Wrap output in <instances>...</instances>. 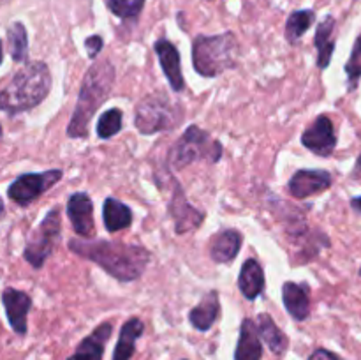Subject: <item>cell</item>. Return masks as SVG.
I'll use <instances>...</instances> for the list:
<instances>
[{
    "label": "cell",
    "instance_id": "obj_1",
    "mask_svg": "<svg viewBox=\"0 0 361 360\" xmlns=\"http://www.w3.org/2000/svg\"><path fill=\"white\" fill-rule=\"evenodd\" d=\"M69 247L80 256L97 263L118 281L137 279L150 261V253L145 247L130 246V244L106 242V240H95V242L94 240L92 242L73 240Z\"/></svg>",
    "mask_w": 361,
    "mask_h": 360
},
{
    "label": "cell",
    "instance_id": "obj_2",
    "mask_svg": "<svg viewBox=\"0 0 361 360\" xmlns=\"http://www.w3.org/2000/svg\"><path fill=\"white\" fill-rule=\"evenodd\" d=\"M51 76L44 62H28L21 67L11 83L0 90V109L11 115L27 112L41 104L49 94Z\"/></svg>",
    "mask_w": 361,
    "mask_h": 360
},
{
    "label": "cell",
    "instance_id": "obj_3",
    "mask_svg": "<svg viewBox=\"0 0 361 360\" xmlns=\"http://www.w3.org/2000/svg\"><path fill=\"white\" fill-rule=\"evenodd\" d=\"M115 81V67L104 60L92 66L81 81L80 97L74 108L73 119H71L67 134L71 138H87L88 126L92 122L95 109L108 99L109 92Z\"/></svg>",
    "mask_w": 361,
    "mask_h": 360
},
{
    "label": "cell",
    "instance_id": "obj_4",
    "mask_svg": "<svg viewBox=\"0 0 361 360\" xmlns=\"http://www.w3.org/2000/svg\"><path fill=\"white\" fill-rule=\"evenodd\" d=\"M238 44L231 32L219 35H197L192 42V64L201 76L214 78L236 64Z\"/></svg>",
    "mask_w": 361,
    "mask_h": 360
},
{
    "label": "cell",
    "instance_id": "obj_5",
    "mask_svg": "<svg viewBox=\"0 0 361 360\" xmlns=\"http://www.w3.org/2000/svg\"><path fill=\"white\" fill-rule=\"evenodd\" d=\"M221 155L222 145L219 141H215L207 131L200 129L197 126H190L169 152V164L175 169H182L190 162L201 159L217 162Z\"/></svg>",
    "mask_w": 361,
    "mask_h": 360
},
{
    "label": "cell",
    "instance_id": "obj_6",
    "mask_svg": "<svg viewBox=\"0 0 361 360\" xmlns=\"http://www.w3.org/2000/svg\"><path fill=\"white\" fill-rule=\"evenodd\" d=\"M182 119L178 106L171 104L164 95H147L136 108V129L141 134H155L173 129Z\"/></svg>",
    "mask_w": 361,
    "mask_h": 360
},
{
    "label": "cell",
    "instance_id": "obj_7",
    "mask_svg": "<svg viewBox=\"0 0 361 360\" xmlns=\"http://www.w3.org/2000/svg\"><path fill=\"white\" fill-rule=\"evenodd\" d=\"M60 240V212L56 208L46 214L41 224L32 232L25 246L23 256L34 268H41L44 261L53 254Z\"/></svg>",
    "mask_w": 361,
    "mask_h": 360
},
{
    "label": "cell",
    "instance_id": "obj_8",
    "mask_svg": "<svg viewBox=\"0 0 361 360\" xmlns=\"http://www.w3.org/2000/svg\"><path fill=\"white\" fill-rule=\"evenodd\" d=\"M62 179V172L60 169H49L44 173H25L20 175L7 189V196L14 201L16 205L32 203L35 198L41 196L42 193L55 186L59 180Z\"/></svg>",
    "mask_w": 361,
    "mask_h": 360
},
{
    "label": "cell",
    "instance_id": "obj_9",
    "mask_svg": "<svg viewBox=\"0 0 361 360\" xmlns=\"http://www.w3.org/2000/svg\"><path fill=\"white\" fill-rule=\"evenodd\" d=\"M302 143L314 154L328 157L337 147V136H335L334 122L328 116L321 115L314 120L312 126L302 134Z\"/></svg>",
    "mask_w": 361,
    "mask_h": 360
},
{
    "label": "cell",
    "instance_id": "obj_10",
    "mask_svg": "<svg viewBox=\"0 0 361 360\" xmlns=\"http://www.w3.org/2000/svg\"><path fill=\"white\" fill-rule=\"evenodd\" d=\"M67 215L73 222V229L83 239L95 235L94 226V203L85 193H74L67 201Z\"/></svg>",
    "mask_w": 361,
    "mask_h": 360
},
{
    "label": "cell",
    "instance_id": "obj_11",
    "mask_svg": "<svg viewBox=\"0 0 361 360\" xmlns=\"http://www.w3.org/2000/svg\"><path fill=\"white\" fill-rule=\"evenodd\" d=\"M331 186V175L324 169H300L289 180V193L295 198H309Z\"/></svg>",
    "mask_w": 361,
    "mask_h": 360
},
{
    "label": "cell",
    "instance_id": "obj_12",
    "mask_svg": "<svg viewBox=\"0 0 361 360\" xmlns=\"http://www.w3.org/2000/svg\"><path fill=\"white\" fill-rule=\"evenodd\" d=\"M2 302L13 330L18 335L27 334V314L32 306L30 296L25 292H20V289L6 288L2 293Z\"/></svg>",
    "mask_w": 361,
    "mask_h": 360
},
{
    "label": "cell",
    "instance_id": "obj_13",
    "mask_svg": "<svg viewBox=\"0 0 361 360\" xmlns=\"http://www.w3.org/2000/svg\"><path fill=\"white\" fill-rule=\"evenodd\" d=\"M169 215L175 221V232L176 233H187L190 229H196L197 226L203 222L204 214L194 208L189 201L183 196L182 187H175V194H173L171 201H169Z\"/></svg>",
    "mask_w": 361,
    "mask_h": 360
},
{
    "label": "cell",
    "instance_id": "obj_14",
    "mask_svg": "<svg viewBox=\"0 0 361 360\" xmlns=\"http://www.w3.org/2000/svg\"><path fill=\"white\" fill-rule=\"evenodd\" d=\"M155 53H157L159 62H161L162 71H164L173 90L182 92L185 83H183L182 62H180V53L176 46L169 42L168 39H159L155 42Z\"/></svg>",
    "mask_w": 361,
    "mask_h": 360
},
{
    "label": "cell",
    "instance_id": "obj_15",
    "mask_svg": "<svg viewBox=\"0 0 361 360\" xmlns=\"http://www.w3.org/2000/svg\"><path fill=\"white\" fill-rule=\"evenodd\" d=\"M113 332L111 323H102L92 332L88 337H85L81 341V344L78 346L76 353L73 356H69L67 360H102V353H104V344L109 339Z\"/></svg>",
    "mask_w": 361,
    "mask_h": 360
},
{
    "label": "cell",
    "instance_id": "obj_16",
    "mask_svg": "<svg viewBox=\"0 0 361 360\" xmlns=\"http://www.w3.org/2000/svg\"><path fill=\"white\" fill-rule=\"evenodd\" d=\"M242 233L238 229H222L212 239L210 256L217 263H229L242 247Z\"/></svg>",
    "mask_w": 361,
    "mask_h": 360
},
{
    "label": "cell",
    "instance_id": "obj_17",
    "mask_svg": "<svg viewBox=\"0 0 361 360\" xmlns=\"http://www.w3.org/2000/svg\"><path fill=\"white\" fill-rule=\"evenodd\" d=\"M282 300L295 320L303 321L310 314V300H309V288L307 284H298V282H286L282 286Z\"/></svg>",
    "mask_w": 361,
    "mask_h": 360
},
{
    "label": "cell",
    "instance_id": "obj_18",
    "mask_svg": "<svg viewBox=\"0 0 361 360\" xmlns=\"http://www.w3.org/2000/svg\"><path fill=\"white\" fill-rule=\"evenodd\" d=\"M261 356H263V346H261L256 325L250 320H243L235 360H261Z\"/></svg>",
    "mask_w": 361,
    "mask_h": 360
},
{
    "label": "cell",
    "instance_id": "obj_19",
    "mask_svg": "<svg viewBox=\"0 0 361 360\" xmlns=\"http://www.w3.org/2000/svg\"><path fill=\"white\" fill-rule=\"evenodd\" d=\"M219 307H221V302H219L217 292H210L208 295H204L203 300L189 313L192 327L201 332H207L208 328H212V325L215 323L219 316Z\"/></svg>",
    "mask_w": 361,
    "mask_h": 360
},
{
    "label": "cell",
    "instance_id": "obj_20",
    "mask_svg": "<svg viewBox=\"0 0 361 360\" xmlns=\"http://www.w3.org/2000/svg\"><path fill=\"white\" fill-rule=\"evenodd\" d=\"M143 330L145 325L140 318H130L129 321H126L122 330H120L115 352H113V360H130L134 353V346H136V341L141 337Z\"/></svg>",
    "mask_w": 361,
    "mask_h": 360
},
{
    "label": "cell",
    "instance_id": "obj_21",
    "mask_svg": "<svg viewBox=\"0 0 361 360\" xmlns=\"http://www.w3.org/2000/svg\"><path fill=\"white\" fill-rule=\"evenodd\" d=\"M240 292L243 293L247 300H254L259 296V293L264 288V274L261 265L256 260H247L243 263L242 272L238 277Z\"/></svg>",
    "mask_w": 361,
    "mask_h": 360
},
{
    "label": "cell",
    "instance_id": "obj_22",
    "mask_svg": "<svg viewBox=\"0 0 361 360\" xmlns=\"http://www.w3.org/2000/svg\"><path fill=\"white\" fill-rule=\"evenodd\" d=\"M334 28L335 20L331 16H326L321 25L317 27L316 32V48H317V67L319 69H326L331 62V55L335 49L334 41Z\"/></svg>",
    "mask_w": 361,
    "mask_h": 360
},
{
    "label": "cell",
    "instance_id": "obj_23",
    "mask_svg": "<svg viewBox=\"0 0 361 360\" xmlns=\"http://www.w3.org/2000/svg\"><path fill=\"white\" fill-rule=\"evenodd\" d=\"M102 219H104L106 229L109 233H115L123 228H129L130 222H133V212L122 201L108 198L104 201V207H102Z\"/></svg>",
    "mask_w": 361,
    "mask_h": 360
},
{
    "label": "cell",
    "instance_id": "obj_24",
    "mask_svg": "<svg viewBox=\"0 0 361 360\" xmlns=\"http://www.w3.org/2000/svg\"><path fill=\"white\" fill-rule=\"evenodd\" d=\"M256 328L259 337H263V341L267 342V346L275 353V355H282V353L288 349V337H286L284 332L275 325V321L271 320L270 314H259V316H257Z\"/></svg>",
    "mask_w": 361,
    "mask_h": 360
},
{
    "label": "cell",
    "instance_id": "obj_25",
    "mask_svg": "<svg viewBox=\"0 0 361 360\" xmlns=\"http://www.w3.org/2000/svg\"><path fill=\"white\" fill-rule=\"evenodd\" d=\"M314 20H316V14L310 9L293 13L291 16L288 18V21H286V39H288L289 42H298L300 37H302V35L309 30L310 25L314 23Z\"/></svg>",
    "mask_w": 361,
    "mask_h": 360
},
{
    "label": "cell",
    "instance_id": "obj_26",
    "mask_svg": "<svg viewBox=\"0 0 361 360\" xmlns=\"http://www.w3.org/2000/svg\"><path fill=\"white\" fill-rule=\"evenodd\" d=\"M7 39H9V52L14 62H23L28 53L27 28L23 23L16 21L7 28Z\"/></svg>",
    "mask_w": 361,
    "mask_h": 360
},
{
    "label": "cell",
    "instance_id": "obj_27",
    "mask_svg": "<svg viewBox=\"0 0 361 360\" xmlns=\"http://www.w3.org/2000/svg\"><path fill=\"white\" fill-rule=\"evenodd\" d=\"M122 129V112L118 108H111L106 113H102L97 122V134L102 140L115 136Z\"/></svg>",
    "mask_w": 361,
    "mask_h": 360
},
{
    "label": "cell",
    "instance_id": "obj_28",
    "mask_svg": "<svg viewBox=\"0 0 361 360\" xmlns=\"http://www.w3.org/2000/svg\"><path fill=\"white\" fill-rule=\"evenodd\" d=\"M145 0H108V7L122 20H134L143 11Z\"/></svg>",
    "mask_w": 361,
    "mask_h": 360
},
{
    "label": "cell",
    "instance_id": "obj_29",
    "mask_svg": "<svg viewBox=\"0 0 361 360\" xmlns=\"http://www.w3.org/2000/svg\"><path fill=\"white\" fill-rule=\"evenodd\" d=\"M345 73H348L349 76V85H351V88H355L356 85H358V80L361 76V35L356 39L351 59H349L348 66H345Z\"/></svg>",
    "mask_w": 361,
    "mask_h": 360
},
{
    "label": "cell",
    "instance_id": "obj_30",
    "mask_svg": "<svg viewBox=\"0 0 361 360\" xmlns=\"http://www.w3.org/2000/svg\"><path fill=\"white\" fill-rule=\"evenodd\" d=\"M85 48H87L88 56L94 60L102 49V37H101V35H90V37L85 39Z\"/></svg>",
    "mask_w": 361,
    "mask_h": 360
},
{
    "label": "cell",
    "instance_id": "obj_31",
    "mask_svg": "<svg viewBox=\"0 0 361 360\" xmlns=\"http://www.w3.org/2000/svg\"><path fill=\"white\" fill-rule=\"evenodd\" d=\"M309 360H341V359H338V356L335 355V353L328 352V349L319 348V349H316V352H314L312 355L309 356Z\"/></svg>",
    "mask_w": 361,
    "mask_h": 360
},
{
    "label": "cell",
    "instance_id": "obj_32",
    "mask_svg": "<svg viewBox=\"0 0 361 360\" xmlns=\"http://www.w3.org/2000/svg\"><path fill=\"white\" fill-rule=\"evenodd\" d=\"M351 205H353V208H355V210H358L361 214V196L360 198H353Z\"/></svg>",
    "mask_w": 361,
    "mask_h": 360
},
{
    "label": "cell",
    "instance_id": "obj_33",
    "mask_svg": "<svg viewBox=\"0 0 361 360\" xmlns=\"http://www.w3.org/2000/svg\"><path fill=\"white\" fill-rule=\"evenodd\" d=\"M4 60V49H2V41H0V64H2Z\"/></svg>",
    "mask_w": 361,
    "mask_h": 360
},
{
    "label": "cell",
    "instance_id": "obj_34",
    "mask_svg": "<svg viewBox=\"0 0 361 360\" xmlns=\"http://www.w3.org/2000/svg\"><path fill=\"white\" fill-rule=\"evenodd\" d=\"M4 214V201H2V198H0V215Z\"/></svg>",
    "mask_w": 361,
    "mask_h": 360
},
{
    "label": "cell",
    "instance_id": "obj_35",
    "mask_svg": "<svg viewBox=\"0 0 361 360\" xmlns=\"http://www.w3.org/2000/svg\"><path fill=\"white\" fill-rule=\"evenodd\" d=\"M358 168L361 169V155H360V157H358Z\"/></svg>",
    "mask_w": 361,
    "mask_h": 360
},
{
    "label": "cell",
    "instance_id": "obj_36",
    "mask_svg": "<svg viewBox=\"0 0 361 360\" xmlns=\"http://www.w3.org/2000/svg\"><path fill=\"white\" fill-rule=\"evenodd\" d=\"M0 136H2V127H0Z\"/></svg>",
    "mask_w": 361,
    "mask_h": 360
},
{
    "label": "cell",
    "instance_id": "obj_37",
    "mask_svg": "<svg viewBox=\"0 0 361 360\" xmlns=\"http://www.w3.org/2000/svg\"><path fill=\"white\" fill-rule=\"evenodd\" d=\"M360 274H361V270H360Z\"/></svg>",
    "mask_w": 361,
    "mask_h": 360
}]
</instances>
